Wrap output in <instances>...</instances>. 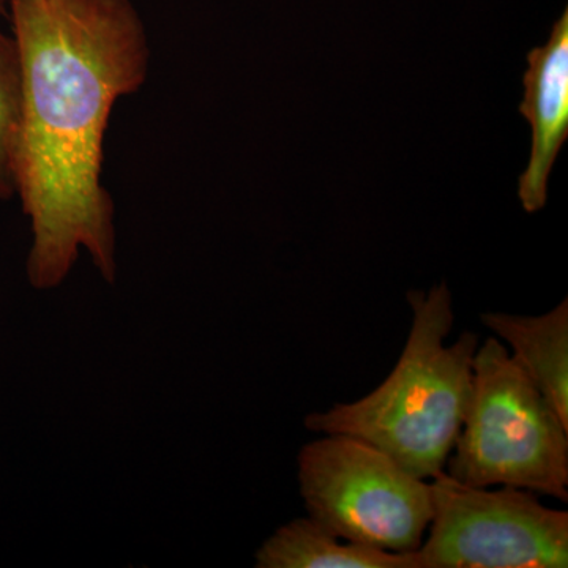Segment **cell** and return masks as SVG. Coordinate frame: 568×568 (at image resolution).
I'll return each instance as SVG.
<instances>
[{"label":"cell","mask_w":568,"mask_h":568,"mask_svg":"<svg viewBox=\"0 0 568 568\" xmlns=\"http://www.w3.org/2000/svg\"><path fill=\"white\" fill-rule=\"evenodd\" d=\"M22 73L14 37L0 31V197L14 194L13 153L20 129Z\"/></svg>","instance_id":"9c48e42d"},{"label":"cell","mask_w":568,"mask_h":568,"mask_svg":"<svg viewBox=\"0 0 568 568\" xmlns=\"http://www.w3.org/2000/svg\"><path fill=\"white\" fill-rule=\"evenodd\" d=\"M22 104L14 193L31 220L28 276L51 290L80 250L114 282V204L102 182L115 103L149 73L148 32L132 0H10Z\"/></svg>","instance_id":"6da1fadb"},{"label":"cell","mask_w":568,"mask_h":568,"mask_svg":"<svg viewBox=\"0 0 568 568\" xmlns=\"http://www.w3.org/2000/svg\"><path fill=\"white\" fill-rule=\"evenodd\" d=\"M3 7H6V0H0V11H3Z\"/></svg>","instance_id":"30bf717a"},{"label":"cell","mask_w":568,"mask_h":568,"mask_svg":"<svg viewBox=\"0 0 568 568\" xmlns=\"http://www.w3.org/2000/svg\"><path fill=\"white\" fill-rule=\"evenodd\" d=\"M257 568H422L417 551H386L336 537L313 518L282 526L260 548Z\"/></svg>","instance_id":"ba28073f"},{"label":"cell","mask_w":568,"mask_h":568,"mask_svg":"<svg viewBox=\"0 0 568 568\" xmlns=\"http://www.w3.org/2000/svg\"><path fill=\"white\" fill-rule=\"evenodd\" d=\"M444 473L568 500V428L496 336L474 355L465 424Z\"/></svg>","instance_id":"3957f363"},{"label":"cell","mask_w":568,"mask_h":568,"mask_svg":"<svg viewBox=\"0 0 568 568\" xmlns=\"http://www.w3.org/2000/svg\"><path fill=\"white\" fill-rule=\"evenodd\" d=\"M413 323L405 349L384 383L353 403L312 413L305 426L372 444L407 473L432 480L443 473L465 424L478 336L447 345L455 315L446 283L407 294Z\"/></svg>","instance_id":"7a4b0ae2"},{"label":"cell","mask_w":568,"mask_h":568,"mask_svg":"<svg viewBox=\"0 0 568 568\" xmlns=\"http://www.w3.org/2000/svg\"><path fill=\"white\" fill-rule=\"evenodd\" d=\"M480 320L568 428V298L541 316L484 313Z\"/></svg>","instance_id":"52a82bcc"},{"label":"cell","mask_w":568,"mask_h":568,"mask_svg":"<svg viewBox=\"0 0 568 568\" xmlns=\"http://www.w3.org/2000/svg\"><path fill=\"white\" fill-rule=\"evenodd\" d=\"M297 466L308 517L336 537L386 551L420 548L433 515L428 480L347 435L306 444Z\"/></svg>","instance_id":"277c9868"},{"label":"cell","mask_w":568,"mask_h":568,"mask_svg":"<svg viewBox=\"0 0 568 568\" xmlns=\"http://www.w3.org/2000/svg\"><path fill=\"white\" fill-rule=\"evenodd\" d=\"M519 112L532 129L528 168L519 178L523 209L536 213L547 205L552 166L568 138V10L552 24L544 47L528 52Z\"/></svg>","instance_id":"8992f818"},{"label":"cell","mask_w":568,"mask_h":568,"mask_svg":"<svg viewBox=\"0 0 568 568\" xmlns=\"http://www.w3.org/2000/svg\"><path fill=\"white\" fill-rule=\"evenodd\" d=\"M428 537L422 568H567L568 514L544 506L528 489L470 487L439 473L432 478Z\"/></svg>","instance_id":"5b68a950"}]
</instances>
